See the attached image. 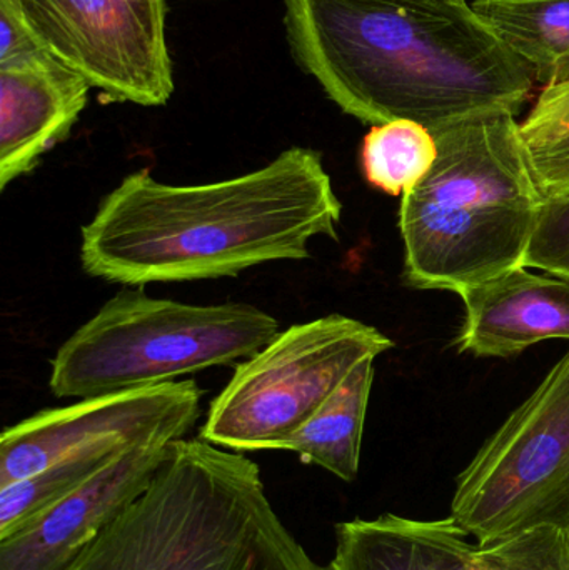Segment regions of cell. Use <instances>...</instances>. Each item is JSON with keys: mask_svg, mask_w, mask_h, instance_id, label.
I'll return each mask as SVG.
<instances>
[{"mask_svg": "<svg viewBox=\"0 0 569 570\" xmlns=\"http://www.w3.org/2000/svg\"><path fill=\"white\" fill-rule=\"evenodd\" d=\"M284 29L300 69L371 126L518 116L537 82L470 0H284Z\"/></svg>", "mask_w": 569, "mask_h": 570, "instance_id": "6da1fadb", "label": "cell"}, {"mask_svg": "<svg viewBox=\"0 0 569 570\" xmlns=\"http://www.w3.org/2000/svg\"><path fill=\"white\" fill-rule=\"evenodd\" d=\"M341 214L323 156L307 147L200 186H169L144 169L100 200L80 234V264L87 276L126 287L237 277L310 259L314 239L337 240Z\"/></svg>", "mask_w": 569, "mask_h": 570, "instance_id": "7a4b0ae2", "label": "cell"}, {"mask_svg": "<svg viewBox=\"0 0 569 570\" xmlns=\"http://www.w3.org/2000/svg\"><path fill=\"white\" fill-rule=\"evenodd\" d=\"M66 570H324L274 511L259 465L170 442L149 485Z\"/></svg>", "mask_w": 569, "mask_h": 570, "instance_id": "3957f363", "label": "cell"}, {"mask_svg": "<svg viewBox=\"0 0 569 570\" xmlns=\"http://www.w3.org/2000/svg\"><path fill=\"white\" fill-rule=\"evenodd\" d=\"M433 134V167L401 197L403 277L460 295L524 267L545 197L517 114H483Z\"/></svg>", "mask_w": 569, "mask_h": 570, "instance_id": "277c9868", "label": "cell"}, {"mask_svg": "<svg viewBox=\"0 0 569 570\" xmlns=\"http://www.w3.org/2000/svg\"><path fill=\"white\" fill-rule=\"evenodd\" d=\"M279 332L276 317L251 304H183L126 287L60 345L50 392L89 399L166 384L246 361Z\"/></svg>", "mask_w": 569, "mask_h": 570, "instance_id": "5b68a950", "label": "cell"}, {"mask_svg": "<svg viewBox=\"0 0 569 570\" xmlns=\"http://www.w3.org/2000/svg\"><path fill=\"white\" fill-rule=\"evenodd\" d=\"M393 347L383 332L346 315L291 325L236 365L200 439L236 452L277 451L361 362Z\"/></svg>", "mask_w": 569, "mask_h": 570, "instance_id": "8992f818", "label": "cell"}, {"mask_svg": "<svg viewBox=\"0 0 569 570\" xmlns=\"http://www.w3.org/2000/svg\"><path fill=\"white\" fill-rule=\"evenodd\" d=\"M451 518L478 546L569 528V351L458 475Z\"/></svg>", "mask_w": 569, "mask_h": 570, "instance_id": "52a82bcc", "label": "cell"}, {"mask_svg": "<svg viewBox=\"0 0 569 570\" xmlns=\"http://www.w3.org/2000/svg\"><path fill=\"white\" fill-rule=\"evenodd\" d=\"M33 39L110 102L167 104L166 0H0Z\"/></svg>", "mask_w": 569, "mask_h": 570, "instance_id": "ba28073f", "label": "cell"}, {"mask_svg": "<svg viewBox=\"0 0 569 570\" xmlns=\"http://www.w3.org/2000/svg\"><path fill=\"white\" fill-rule=\"evenodd\" d=\"M203 395L196 382L174 381L37 412L2 432L0 489L79 452L179 441L196 425Z\"/></svg>", "mask_w": 569, "mask_h": 570, "instance_id": "9c48e42d", "label": "cell"}, {"mask_svg": "<svg viewBox=\"0 0 569 570\" xmlns=\"http://www.w3.org/2000/svg\"><path fill=\"white\" fill-rule=\"evenodd\" d=\"M170 442L127 449L36 521L0 539V570H66L156 474Z\"/></svg>", "mask_w": 569, "mask_h": 570, "instance_id": "30bf717a", "label": "cell"}, {"mask_svg": "<svg viewBox=\"0 0 569 570\" xmlns=\"http://www.w3.org/2000/svg\"><path fill=\"white\" fill-rule=\"evenodd\" d=\"M90 87L49 52L0 67V190L69 137Z\"/></svg>", "mask_w": 569, "mask_h": 570, "instance_id": "8fae6325", "label": "cell"}, {"mask_svg": "<svg viewBox=\"0 0 569 570\" xmlns=\"http://www.w3.org/2000/svg\"><path fill=\"white\" fill-rule=\"evenodd\" d=\"M461 354L511 357L545 341H569V281L518 267L461 292Z\"/></svg>", "mask_w": 569, "mask_h": 570, "instance_id": "7c38bea8", "label": "cell"}, {"mask_svg": "<svg viewBox=\"0 0 569 570\" xmlns=\"http://www.w3.org/2000/svg\"><path fill=\"white\" fill-rule=\"evenodd\" d=\"M454 519L383 514L336 525V549L324 570H464L474 546Z\"/></svg>", "mask_w": 569, "mask_h": 570, "instance_id": "4fadbf2b", "label": "cell"}, {"mask_svg": "<svg viewBox=\"0 0 569 570\" xmlns=\"http://www.w3.org/2000/svg\"><path fill=\"white\" fill-rule=\"evenodd\" d=\"M374 361L376 358L361 362L316 414L286 439L277 451L296 452L304 462L321 465L341 481L353 482L360 472Z\"/></svg>", "mask_w": 569, "mask_h": 570, "instance_id": "5bb4252c", "label": "cell"}, {"mask_svg": "<svg viewBox=\"0 0 569 570\" xmlns=\"http://www.w3.org/2000/svg\"><path fill=\"white\" fill-rule=\"evenodd\" d=\"M471 6L543 89L569 83V0H473Z\"/></svg>", "mask_w": 569, "mask_h": 570, "instance_id": "9a60e30c", "label": "cell"}, {"mask_svg": "<svg viewBox=\"0 0 569 570\" xmlns=\"http://www.w3.org/2000/svg\"><path fill=\"white\" fill-rule=\"evenodd\" d=\"M436 157V137L428 127L391 120L371 127L364 137L361 166L374 189L403 197L430 173Z\"/></svg>", "mask_w": 569, "mask_h": 570, "instance_id": "2e32d148", "label": "cell"}, {"mask_svg": "<svg viewBox=\"0 0 569 570\" xmlns=\"http://www.w3.org/2000/svg\"><path fill=\"white\" fill-rule=\"evenodd\" d=\"M130 448L79 452L50 468L0 489V539L10 538L42 512L72 494Z\"/></svg>", "mask_w": 569, "mask_h": 570, "instance_id": "e0dca14e", "label": "cell"}, {"mask_svg": "<svg viewBox=\"0 0 569 570\" xmlns=\"http://www.w3.org/2000/svg\"><path fill=\"white\" fill-rule=\"evenodd\" d=\"M464 570H569V528L541 525L477 544Z\"/></svg>", "mask_w": 569, "mask_h": 570, "instance_id": "ac0fdd59", "label": "cell"}, {"mask_svg": "<svg viewBox=\"0 0 569 570\" xmlns=\"http://www.w3.org/2000/svg\"><path fill=\"white\" fill-rule=\"evenodd\" d=\"M524 267L569 281V196L545 199Z\"/></svg>", "mask_w": 569, "mask_h": 570, "instance_id": "d6986e66", "label": "cell"}, {"mask_svg": "<svg viewBox=\"0 0 569 570\" xmlns=\"http://www.w3.org/2000/svg\"><path fill=\"white\" fill-rule=\"evenodd\" d=\"M528 150L547 146L569 134V83L541 90L533 109L520 122Z\"/></svg>", "mask_w": 569, "mask_h": 570, "instance_id": "ffe728a7", "label": "cell"}, {"mask_svg": "<svg viewBox=\"0 0 569 570\" xmlns=\"http://www.w3.org/2000/svg\"><path fill=\"white\" fill-rule=\"evenodd\" d=\"M528 157L545 199L569 196V134L547 146L528 150Z\"/></svg>", "mask_w": 569, "mask_h": 570, "instance_id": "44dd1931", "label": "cell"}, {"mask_svg": "<svg viewBox=\"0 0 569 570\" xmlns=\"http://www.w3.org/2000/svg\"><path fill=\"white\" fill-rule=\"evenodd\" d=\"M40 52L47 50L33 39L12 9L0 2V67L23 62Z\"/></svg>", "mask_w": 569, "mask_h": 570, "instance_id": "7402d4cb", "label": "cell"}]
</instances>
